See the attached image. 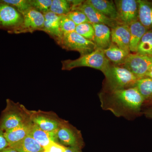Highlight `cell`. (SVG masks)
<instances>
[{
	"label": "cell",
	"mask_w": 152,
	"mask_h": 152,
	"mask_svg": "<svg viewBox=\"0 0 152 152\" xmlns=\"http://www.w3.org/2000/svg\"><path fill=\"white\" fill-rule=\"evenodd\" d=\"M101 107L116 116L129 118L140 111L145 99L135 87L113 91H104L99 95Z\"/></svg>",
	"instance_id": "cell-1"
},
{
	"label": "cell",
	"mask_w": 152,
	"mask_h": 152,
	"mask_svg": "<svg viewBox=\"0 0 152 152\" xmlns=\"http://www.w3.org/2000/svg\"><path fill=\"white\" fill-rule=\"evenodd\" d=\"M110 62L104 54V50L97 48L92 53L81 56L77 59L62 61V69L71 70L76 68L88 67L99 70L103 73L110 66Z\"/></svg>",
	"instance_id": "cell-2"
},
{
	"label": "cell",
	"mask_w": 152,
	"mask_h": 152,
	"mask_svg": "<svg viewBox=\"0 0 152 152\" xmlns=\"http://www.w3.org/2000/svg\"><path fill=\"white\" fill-rule=\"evenodd\" d=\"M105 77L106 89L113 91L134 87L138 79L123 67L110 66L103 73Z\"/></svg>",
	"instance_id": "cell-3"
},
{
	"label": "cell",
	"mask_w": 152,
	"mask_h": 152,
	"mask_svg": "<svg viewBox=\"0 0 152 152\" xmlns=\"http://www.w3.org/2000/svg\"><path fill=\"white\" fill-rule=\"evenodd\" d=\"M57 44L67 50L79 52L81 56L92 53L97 49L94 42L87 39L75 32L63 35Z\"/></svg>",
	"instance_id": "cell-4"
},
{
	"label": "cell",
	"mask_w": 152,
	"mask_h": 152,
	"mask_svg": "<svg viewBox=\"0 0 152 152\" xmlns=\"http://www.w3.org/2000/svg\"><path fill=\"white\" fill-rule=\"evenodd\" d=\"M121 66L138 79L141 78L145 77L152 66V56L138 53H130Z\"/></svg>",
	"instance_id": "cell-5"
},
{
	"label": "cell",
	"mask_w": 152,
	"mask_h": 152,
	"mask_svg": "<svg viewBox=\"0 0 152 152\" xmlns=\"http://www.w3.org/2000/svg\"><path fill=\"white\" fill-rule=\"evenodd\" d=\"M23 21V15L17 9L0 1V29L15 34Z\"/></svg>",
	"instance_id": "cell-6"
},
{
	"label": "cell",
	"mask_w": 152,
	"mask_h": 152,
	"mask_svg": "<svg viewBox=\"0 0 152 152\" xmlns=\"http://www.w3.org/2000/svg\"><path fill=\"white\" fill-rule=\"evenodd\" d=\"M119 22L121 24L129 26L138 20V4L136 0H115Z\"/></svg>",
	"instance_id": "cell-7"
},
{
	"label": "cell",
	"mask_w": 152,
	"mask_h": 152,
	"mask_svg": "<svg viewBox=\"0 0 152 152\" xmlns=\"http://www.w3.org/2000/svg\"><path fill=\"white\" fill-rule=\"evenodd\" d=\"M23 21L15 34L33 33L36 31H42L45 17L43 14L31 8L22 14Z\"/></svg>",
	"instance_id": "cell-8"
},
{
	"label": "cell",
	"mask_w": 152,
	"mask_h": 152,
	"mask_svg": "<svg viewBox=\"0 0 152 152\" xmlns=\"http://www.w3.org/2000/svg\"><path fill=\"white\" fill-rule=\"evenodd\" d=\"M73 10H79L85 14L91 23L103 24L111 28L117 25L121 24L118 22L106 17L96 10L87 1H83L80 4L72 7Z\"/></svg>",
	"instance_id": "cell-9"
},
{
	"label": "cell",
	"mask_w": 152,
	"mask_h": 152,
	"mask_svg": "<svg viewBox=\"0 0 152 152\" xmlns=\"http://www.w3.org/2000/svg\"><path fill=\"white\" fill-rule=\"evenodd\" d=\"M58 140L63 145L69 147L78 148L81 141V137L75 129L67 124H61L57 131Z\"/></svg>",
	"instance_id": "cell-10"
},
{
	"label": "cell",
	"mask_w": 152,
	"mask_h": 152,
	"mask_svg": "<svg viewBox=\"0 0 152 152\" xmlns=\"http://www.w3.org/2000/svg\"><path fill=\"white\" fill-rule=\"evenodd\" d=\"M44 15L45 22L42 31L53 38L57 43L63 36L60 26L61 15H56L50 11Z\"/></svg>",
	"instance_id": "cell-11"
},
{
	"label": "cell",
	"mask_w": 152,
	"mask_h": 152,
	"mask_svg": "<svg viewBox=\"0 0 152 152\" xmlns=\"http://www.w3.org/2000/svg\"><path fill=\"white\" fill-rule=\"evenodd\" d=\"M111 29L112 42L120 48L130 53L129 50L130 35L129 26L119 24Z\"/></svg>",
	"instance_id": "cell-12"
},
{
	"label": "cell",
	"mask_w": 152,
	"mask_h": 152,
	"mask_svg": "<svg viewBox=\"0 0 152 152\" xmlns=\"http://www.w3.org/2000/svg\"><path fill=\"white\" fill-rule=\"evenodd\" d=\"M29 120L20 112L9 110L3 116L0 122V130L5 132L18 126Z\"/></svg>",
	"instance_id": "cell-13"
},
{
	"label": "cell",
	"mask_w": 152,
	"mask_h": 152,
	"mask_svg": "<svg viewBox=\"0 0 152 152\" xmlns=\"http://www.w3.org/2000/svg\"><path fill=\"white\" fill-rule=\"evenodd\" d=\"M95 31L94 43L97 48L105 50L112 43L111 31L107 25L103 24H92Z\"/></svg>",
	"instance_id": "cell-14"
},
{
	"label": "cell",
	"mask_w": 152,
	"mask_h": 152,
	"mask_svg": "<svg viewBox=\"0 0 152 152\" xmlns=\"http://www.w3.org/2000/svg\"><path fill=\"white\" fill-rule=\"evenodd\" d=\"M57 132H46L41 129L37 125L33 124L29 134L46 150L53 143H57Z\"/></svg>",
	"instance_id": "cell-15"
},
{
	"label": "cell",
	"mask_w": 152,
	"mask_h": 152,
	"mask_svg": "<svg viewBox=\"0 0 152 152\" xmlns=\"http://www.w3.org/2000/svg\"><path fill=\"white\" fill-rule=\"evenodd\" d=\"M33 123L31 119L17 127L4 132V135L10 146L20 141L28 135Z\"/></svg>",
	"instance_id": "cell-16"
},
{
	"label": "cell",
	"mask_w": 152,
	"mask_h": 152,
	"mask_svg": "<svg viewBox=\"0 0 152 152\" xmlns=\"http://www.w3.org/2000/svg\"><path fill=\"white\" fill-rule=\"evenodd\" d=\"M87 1L106 17L116 20L119 23L116 7L113 1L107 0H87Z\"/></svg>",
	"instance_id": "cell-17"
},
{
	"label": "cell",
	"mask_w": 152,
	"mask_h": 152,
	"mask_svg": "<svg viewBox=\"0 0 152 152\" xmlns=\"http://www.w3.org/2000/svg\"><path fill=\"white\" fill-rule=\"evenodd\" d=\"M130 30V51L136 53L141 39L146 33L149 31L144 26L139 20L129 26Z\"/></svg>",
	"instance_id": "cell-18"
},
{
	"label": "cell",
	"mask_w": 152,
	"mask_h": 152,
	"mask_svg": "<svg viewBox=\"0 0 152 152\" xmlns=\"http://www.w3.org/2000/svg\"><path fill=\"white\" fill-rule=\"evenodd\" d=\"M30 119L41 129L48 132H57L61 124L58 120L42 114L33 115Z\"/></svg>",
	"instance_id": "cell-19"
},
{
	"label": "cell",
	"mask_w": 152,
	"mask_h": 152,
	"mask_svg": "<svg viewBox=\"0 0 152 152\" xmlns=\"http://www.w3.org/2000/svg\"><path fill=\"white\" fill-rule=\"evenodd\" d=\"M139 21L149 31H152V1L137 0Z\"/></svg>",
	"instance_id": "cell-20"
},
{
	"label": "cell",
	"mask_w": 152,
	"mask_h": 152,
	"mask_svg": "<svg viewBox=\"0 0 152 152\" xmlns=\"http://www.w3.org/2000/svg\"><path fill=\"white\" fill-rule=\"evenodd\" d=\"M10 147L18 152H43L44 148L29 134L20 141Z\"/></svg>",
	"instance_id": "cell-21"
},
{
	"label": "cell",
	"mask_w": 152,
	"mask_h": 152,
	"mask_svg": "<svg viewBox=\"0 0 152 152\" xmlns=\"http://www.w3.org/2000/svg\"><path fill=\"white\" fill-rule=\"evenodd\" d=\"M103 50L107 58L116 65H122L124 63L128 55L130 53L120 48L112 42L107 48Z\"/></svg>",
	"instance_id": "cell-22"
},
{
	"label": "cell",
	"mask_w": 152,
	"mask_h": 152,
	"mask_svg": "<svg viewBox=\"0 0 152 152\" xmlns=\"http://www.w3.org/2000/svg\"><path fill=\"white\" fill-rule=\"evenodd\" d=\"M134 87L145 99V101L152 97V79L148 77L138 79Z\"/></svg>",
	"instance_id": "cell-23"
},
{
	"label": "cell",
	"mask_w": 152,
	"mask_h": 152,
	"mask_svg": "<svg viewBox=\"0 0 152 152\" xmlns=\"http://www.w3.org/2000/svg\"><path fill=\"white\" fill-rule=\"evenodd\" d=\"M72 9L71 1L53 0L50 11L59 15H66Z\"/></svg>",
	"instance_id": "cell-24"
},
{
	"label": "cell",
	"mask_w": 152,
	"mask_h": 152,
	"mask_svg": "<svg viewBox=\"0 0 152 152\" xmlns=\"http://www.w3.org/2000/svg\"><path fill=\"white\" fill-rule=\"evenodd\" d=\"M152 51V31H149L143 36L138 47L137 52L150 55Z\"/></svg>",
	"instance_id": "cell-25"
},
{
	"label": "cell",
	"mask_w": 152,
	"mask_h": 152,
	"mask_svg": "<svg viewBox=\"0 0 152 152\" xmlns=\"http://www.w3.org/2000/svg\"><path fill=\"white\" fill-rule=\"evenodd\" d=\"M75 32L87 39L93 42L94 40V28L91 23H84L77 25Z\"/></svg>",
	"instance_id": "cell-26"
},
{
	"label": "cell",
	"mask_w": 152,
	"mask_h": 152,
	"mask_svg": "<svg viewBox=\"0 0 152 152\" xmlns=\"http://www.w3.org/2000/svg\"><path fill=\"white\" fill-rule=\"evenodd\" d=\"M0 1L12 6L22 14L32 8L29 0H0Z\"/></svg>",
	"instance_id": "cell-27"
},
{
	"label": "cell",
	"mask_w": 152,
	"mask_h": 152,
	"mask_svg": "<svg viewBox=\"0 0 152 152\" xmlns=\"http://www.w3.org/2000/svg\"><path fill=\"white\" fill-rule=\"evenodd\" d=\"M60 26L63 35L75 32L77 26L66 15H61Z\"/></svg>",
	"instance_id": "cell-28"
},
{
	"label": "cell",
	"mask_w": 152,
	"mask_h": 152,
	"mask_svg": "<svg viewBox=\"0 0 152 152\" xmlns=\"http://www.w3.org/2000/svg\"><path fill=\"white\" fill-rule=\"evenodd\" d=\"M31 7L42 14L50 11L52 0H29Z\"/></svg>",
	"instance_id": "cell-29"
},
{
	"label": "cell",
	"mask_w": 152,
	"mask_h": 152,
	"mask_svg": "<svg viewBox=\"0 0 152 152\" xmlns=\"http://www.w3.org/2000/svg\"><path fill=\"white\" fill-rule=\"evenodd\" d=\"M66 15L71 19L76 26L84 23H90L85 14L79 10H73Z\"/></svg>",
	"instance_id": "cell-30"
},
{
	"label": "cell",
	"mask_w": 152,
	"mask_h": 152,
	"mask_svg": "<svg viewBox=\"0 0 152 152\" xmlns=\"http://www.w3.org/2000/svg\"><path fill=\"white\" fill-rule=\"evenodd\" d=\"M66 147L61 145L57 143H53L46 150L50 152H64Z\"/></svg>",
	"instance_id": "cell-31"
},
{
	"label": "cell",
	"mask_w": 152,
	"mask_h": 152,
	"mask_svg": "<svg viewBox=\"0 0 152 152\" xmlns=\"http://www.w3.org/2000/svg\"><path fill=\"white\" fill-rule=\"evenodd\" d=\"M9 147H10V145L5 137L4 132L0 130V152Z\"/></svg>",
	"instance_id": "cell-32"
},
{
	"label": "cell",
	"mask_w": 152,
	"mask_h": 152,
	"mask_svg": "<svg viewBox=\"0 0 152 152\" xmlns=\"http://www.w3.org/2000/svg\"><path fill=\"white\" fill-rule=\"evenodd\" d=\"M64 152H80L79 151L78 148H74V147H68L65 148V151Z\"/></svg>",
	"instance_id": "cell-33"
},
{
	"label": "cell",
	"mask_w": 152,
	"mask_h": 152,
	"mask_svg": "<svg viewBox=\"0 0 152 152\" xmlns=\"http://www.w3.org/2000/svg\"><path fill=\"white\" fill-rule=\"evenodd\" d=\"M145 114L147 117H148L152 119V108L147 110L145 112Z\"/></svg>",
	"instance_id": "cell-34"
},
{
	"label": "cell",
	"mask_w": 152,
	"mask_h": 152,
	"mask_svg": "<svg viewBox=\"0 0 152 152\" xmlns=\"http://www.w3.org/2000/svg\"><path fill=\"white\" fill-rule=\"evenodd\" d=\"M1 152H18L15 150L10 147H9Z\"/></svg>",
	"instance_id": "cell-35"
},
{
	"label": "cell",
	"mask_w": 152,
	"mask_h": 152,
	"mask_svg": "<svg viewBox=\"0 0 152 152\" xmlns=\"http://www.w3.org/2000/svg\"><path fill=\"white\" fill-rule=\"evenodd\" d=\"M145 77H148L151 78L152 79V66L150 68L149 71H148V73H147Z\"/></svg>",
	"instance_id": "cell-36"
},
{
	"label": "cell",
	"mask_w": 152,
	"mask_h": 152,
	"mask_svg": "<svg viewBox=\"0 0 152 152\" xmlns=\"http://www.w3.org/2000/svg\"><path fill=\"white\" fill-rule=\"evenodd\" d=\"M146 101L147 102V104H148L152 105V97L150 99H149L145 101V102H146Z\"/></svg>",
	"instance_id": "cell-37"
},
{
	"label": "cell",
	"mask_w": 152,
	"mask_h": 152,
	"mask_svg": "<svg viewBox=\"0 0 152 152\" xmlns=\"http://www.w3.org/2000/svg\"><path fill=\"white\" fill-rule=\"evenodd\" d=\"M43 152H49V151H48V150H44Z\"/></svg>",
	"instance_id": "cell-38"
},
{
	"label": "cell",
	"mask_w": 152,
	"mask_h": 152,
	"mask_svg": "<svg viewBox=\"0 0 152 152\" xmlns=\"http://www.w3.org/2000/svg\"><path fill=\"white\" fill-rule=\"evenodd\" d=\"M151 56H152V51L151 52V54H150V55Z\"/></svg>",
	"instance_id": "cell-39"
}]
</instances>
